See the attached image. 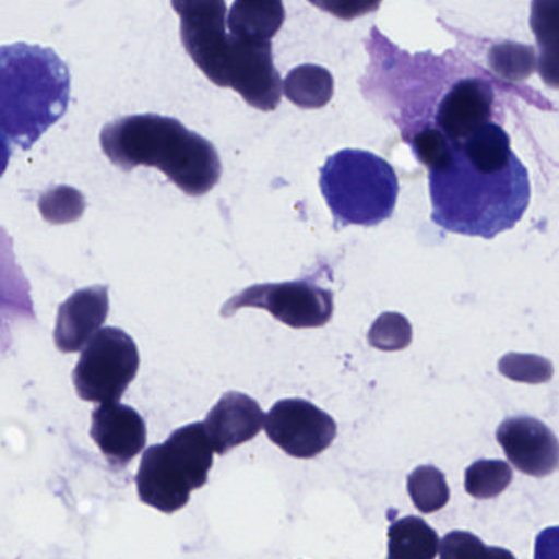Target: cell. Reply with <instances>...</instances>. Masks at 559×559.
Listing matches in <instances>:
<instances>
[{"instance_id":"26","label":"cell","mask_w":559,"mask_h":559,"mask_svg":"<svg viewBox=\"0 0 559 559\" xmlns=\"http://www.w3.org/2000/svg\"><path fill=\"white\" fill-rule=\"evenodd\" d=\"M309 2L340 21H355L378 11L382 0H309Z\"/></svg>"},{"instance_id":"19","label":"cell","mask_w":559,"mask_h":559,"mask_svg":"<svg viewBox=\"0 0 559 559\" xmlns=\"http://www.w3.org/2000/svg\"><path fill=\"white\" fill-rule=\"evenodd\" d=\"M333 76L322 67L304 64L287 74L284 94L302 109H322L333 97Z\"/></svg>"},{"instance_id":"21","label":"cell","mask_w":559,"mask_h":559,"mask_svg":"<svg viewBox=\"0 0 559 559\" xmlns=\"http://www.w3.org/2000/svg\"><path fill=\"white\" fill-rule=\"evenodd\" d=\"M510 480L512 467L506 461L479 460L467 467L464 487L474 499H492L509 487Z\"/></svg>"},{"instance_id":"25","label":"cell","mask_w":559,"mask_h":559,"mask_svg":"<svg viewBox=\"0 0 559 559\" xmlns=\"http://www.w3.org/2000/svg\"><path fill=\"white\" fill-rule=\"evenodd\" d=\"M499 371L512 381L539 384L551 379L552 366L548 359L535 355H510L503 356L499 362Z\"/></svg>"},{"instance_id":"16","label":"cell","mask_w":559,"mask_h":559,"mask_svg":"<svg viewBox=\"0 0 559 559\" xmlns=\"http://www.w3.org/2000/svg\"><path fill=\"white\" fill-rule=\"evenodd\" d=\"M530 27L538 44L543 83L559 90V0H532Z\"/></svg>"},{"instance_id":"4","label":"cell","mask_w":559,"mask_h":559,"mask_svg":"<svg viewBox=\"0 0 559 559\" xmlns=\"http://www.w3.org/2000/svg\"><path fill=\"white\" fill-rule=\"evenodd\" d=\"M2 133L5 145L31 150L67 114L71 76L50 48H2Z\"/></svg>"},{"instance_id":"1","label":"cell","mask_w":559,"mask_h":559,"mask_svg":"<svg viewBox=\"0 0 559 559\" xmlns=\"http://www.w3.org/2000/svg\"><path fill=\"white\" fill-rule=\"evenodd\" d=\"M181 17V40L199 70L218 87L237 91L263 112L281 104L284 84L271 41L245 40L227 34L225 0H171Z\"/></svg>"},{"instance_id":"17","label":"cell","mask_w":559,"mask_h":559,"mask_svg":"<svg viewBox=\"0 0 559 559\" xmlns=\"http://www.w3.org/2000/svg\"><path fill=\"white\" fill-rule=\"evenodd\" d=\"M456 146L464 153L467 162L483 173L503 171L515 158L506 130L492 122L480 127Z\"/></svg>"},{"instance_id":"15","label":"cell","mask_w":559,"mask_h":559,"mask_svg":"<svg viewBox=\"0 0 559 559\" xmlns=\"http://www.w3.org/2000/svg\"><path fill=\"white\" fill-rule=\"evenodd\" d=\"M284 21L283 0H235L227 24L235 37L271 41L280 34Z\"/></svg>"},{"instance_id":"22","label":"cell","mask_w":559,"mask_h":559,"mask_svg":"<svg viewBox=\"0 0 559 559\" xmlns=\"http://www.w3.org/2000/svg\"><path fill=\"white\" fill-rule=\"evenodd\" d=\"M489 64L493 73L507 81H523L536 70L535 51L525 45H497L489 51Z\"/></svg>"},{"instance_id":"20","label":"cell","mask_w":559,"mask_h":559,"mask_svg":"<svg viewBox=\"0 0 559 559\" xmlns=\"http://www.w3.org/2000/svg\"><path fill=\"white\" fill-rule=\"evenodd\" d=\"M407 490L412 502L421 513H433L443 509L450 500L444 474L435 466H418L408 474Z\"/></svg>"},{"instance_id":"13","label":"cell","mask_w":559,"mask_h":559,"mask_svg":"<svg viewBox=\"0 0 559 559\" xmlns=\"http://www.w3.org/2000/svg\"><path fill=\"white\" fill-rule=\"evenodd\" d=\"M109 316V287L76 290L58 310L55 343L61 353H78L99 332Z\"/></svg>"},{"instance_id":"7","label":"cell","mask_w":559,"mask_h":559,"mask_svg":"<svg viewBox=\"0 0 559 559\" xmlns=\"http://www.w3.org/2000/svg\"><path fill=\"white\" fill-rule=\"evenodd\" d=\"M140 368V353L129 333L100 329L81 353L73 371L74 388L83 401L119 402Z\"/></svg>"},{"instance_id":"9","label":"cell","mask_w":559,"mask_h":559,"mask_svg":"<svg viewBox=\"0 0 559 559\" xmlns=\"http://www.w3.org/2000/svg\"><path fill=\"white\" fill-rule=\"evenodd\" d=\"M264 430L284 453L299 460L319 456L336 437L335 420L304 399L276 402L266 414Z\"/></svg>"},{"instance_id":"10","label":"cell","mask_w":559,"mask_h":559,"mask_svg":"<svg viewBox=\"0 0 559 559\" xmlns=\"http://www.w3.org/2000/svg\"><path fill=\"white\" fill-rule=\"evenodd\" d=\"M497 441L520 473L545 477L559 467L558 438L536 418H507L497 428Z\"/></svg>"},{"instance_id":"3","label":"cell","mask_w":559,"mask_h":559,"mask_svg":"<svg viewBox=\"0 0 559 559\" xmlns=\"http://www.w3.org/2000/svg\"><path fill=\"white\" fill-rule=\"evenodd\" d=\"M435 224L454 234L493 238L510 230L528 207V173L513 158L500 173H483L454 145L453 162L430 171Z\"/></svg>"},{"instance_id":"11","label":"cell","mask_w":559,"mask_h":559,"mask_svg":"<svg viewBox=\"0 0 559 559\" xmlns=\"http://www.w3.org/2000/svg\"><path fill=\"white\" fill-rule=\"evenodd\" d=\"M91 437L114 466H126L145 448V420L120 401L107 402L94 411Z\"/></svg>"},{"instance_id":"14","label":"cell","mask_w":559,"mask_h":559,"mask_svg":"<svg viewBox=\"0 0 559 559\" xmlns=\"http://www.w3.org/2000/svg\"><path fill=\"white\" fill-rule=\"evenodd\" d=\"M266 414L250 395L227 392L205 417L204 425L214 444L215 453L225 454L263 430Z\"/></svg>"},{"instance_id":"18","label":"cell","mask_w":559,"mask_h":559,"mask_svg":"<svg viewBox=\"0 0 559 559\" xmlns=\"http://www.w3.org/2000/svg\"><path fill=\"white\" fill-rule=\"evenodd\" d=\"M389 559H433L440 551L437 532L418 516H404L389 526Z\"/></svg>"},{"instance_id":"6","label":"cell","mask_w":559,"mask_h":559,"mask_svg":"<svg viewBox=\"0 0 559 559\" xmlns=\"http://www.w3.org/2000/svg\"><path fill=\"white\" fill-rule=\"evenodd\" d=\"M214 453L204 421L173 431L166 443L153 444L142 456L136 474L140 499L159 512H178L188 506L192 490L207 484Z\"/></svg>"},{"instance_id":"5","label":"cell","mask_w":559,"mask_h":559,"mask_svg":"<svg viewBox=\"0 0 559 559\" xmlns=\"http://www.w3.org/2000/svg\"><path fill=\"white\" fill-rule=\"evenodd\" d=\"M320 189L336 224L374 227L394 212L399 179L381 156L342 150L320 169Z\"/></svg>"},{"instance_id":"2","label":"cell","mask_w":559,"mask_h":559,"mask_svg":"<svg viewBox=\"0 0 559 559\" xmlns=\"http://www.w3.org/2000/svg\"><path fill=\"white\" fill-rule=\"evenodd\" d=\"M100 146L117 168H158L192 198L207 194L221 179L215 146L173 117L142 114L114 120L100 132Z\"/></svg>"},{"instance_id":"12","label":"cell","mask_w":559,"mask_h":559,"mask_svg":"<svg viewBox=\"0 0 559 559\" xmlns=\"http://www.w3.org/2000/svg\"><path fill=\"white\" fill-rule=\"evenodd\" d=\"M493 94L480 80H463L451 87L437 110L438 129L460 145L467 136L490 122Z\"/></svg>"},{"instance_id":"24","label":"cell","mask_w":559,"mask_h":559,"mask_svg":"<svg viewBox=\"0 0 559 559\" xmlns=\"http://www.w3.org/2000/svg\"><path fill=\"white\" fill-rule=\"evenodd\" d=\"M412 342V326L401 313H382L369 330V343L382 352L407 348Z\"/></svg>"},{"instance_id":"23","label":"cell","mask_w":559,"mask_h":559,"mask_svg":"<svg viewBox=\"0 0 559 559\" xmlns=\"http://www.w3.org/2000/svg\"><path fill=\"white\" fill-rule=\"evenodd\" d=\"M412 150L418 162L427 166L430 171H440L453 162L454 143L440 129L428 127L421 130L418 135H415Z\"/></svg>"},{"instance_id":"8","label":"cell","mask_w":559,"mask_h":559,"mask_svg":"<svg viewBox=\"0 0 559 559\" xmlns=\"http://www.w3.org/2000/svg\"><path fill=\"white\" fill-rule=\"evenodd\" d=\"M243 307L267 310L290 329H319L332 319L333 294L306 281L258 284L231 297L222 307L221 316H234Z\"/></svg>"}]
</instances>
